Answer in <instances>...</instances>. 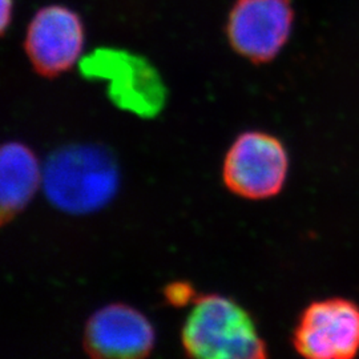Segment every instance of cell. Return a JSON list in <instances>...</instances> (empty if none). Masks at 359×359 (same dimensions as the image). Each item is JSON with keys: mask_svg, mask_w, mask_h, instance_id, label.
Returning <instances> with one entry per match:
<instances>
[{"mask_svg": "<svg viewBox=\"0 0 359 359\" xmlns=\"http://www.w3.org/2000/svg\"><path fill=\"white\" fill-rule=\"evenodd\" d=\"M115 154L103 145L71 144L53 151L43 168V189L56 209L90 215L108 205L118 191Z\"/></svg>", "mask_w": 359, "mask_h": 359, "instance_id": "6da1fadb", "label": "cell"}, {"mask_svg": "<svg viewBox=\"0 0 359 359\" xmlns=\"http://www.w3.org/2000/svg\"><path fill=\"white\" fill-rule=\"evenodd\" d=\"M188 357L201 359H264L268 346L256 322L229 297L204 294L194 299L181 330Z\"/></svg>", "mask_w": 359, "mask_h": 359, "instance_id": "7a4b0ae2", "label": "cell"}, {"mask_svg": "<svg viewBox=\"0 0 359 359\" xmlns=\"http://www.w3.org/2000/svg\"><path fill=\"white\" fill-rule=\"evenodd\" d=\"M80 74L107 81V93L117 108L142 118H154L167 103V87L145 57L118 48H97L83 56Z\"/></svg>", "mask_w": 359, "mask_h": 359, "instance_id": "3957f363", "label": "cell"}, {"mask_svg": "<svg viewBox=\"0 0 359 359\" xmlns=\"http://www.w3.org/2000/svg\"><path fill=\"white\" fill-rule=\"evenodd\" d=\"M289 156L280 139L259 130H246L226 152L222 179L231 193L248 200H266L283 191Z\"/></svg>", "mask_w": 359, "mask_h": 359, "instance_id": "277c9868", "label": "cell"}, {"mask_svg": "<svg viewBox=\"0 0 359 359\" xmlns=\"http://www.w3.org/2000/svg\"><path fill=\"white\" fill-rule=\"evenodd\" d=\"M295 351L310 359H350L359 353V305L346 298L314 301L293 332Z\"/></svg>", "mask_w": 359, "mask_h": 359, "instance_id": "5b68a950", "label": "cell"}, {"mask_svg": "<svg viewBox=\"0 0 359 359\" xmlns=\"http://www.w3.org/2000/svg\"><path fill=\"white\" fill-rule=\"evenodd\" d=\"M294 22L292 0H236L226 22L231 48L253 65H266L283 51Z\"/></svg>", "mask_w": 359, "mask_h": 359, "instance_id": "8992f818", "label": "cell"}, {"mask_svg": "<svg viewBox=\"0 0 359 359\" xmlns=\"http://www.w3.org/2000/svg\"><path fill=\"white\" fill-rule=\"evenodd\" d=\"M84 26L80 16L65 6H47L27 27L25 50L39 75L56 77L81 59Z\"/></svg>", "mask_w": 359, "mask_h": 359, "instance_id": "52a82bcc", "label": "cell"}, {"mask_svg": "<svg viewBox=\"0 0 359 359\" xmlns=\"http://www.w3.org/2000/svg\"><path fill=\"white\" fill-rule=\"evenodd\" d=\"M154 325L126 304H109L96 310L86 323L83 346L97 359H139L154 348Z\"/></svg>", "mask_w": 359, "mask_h": 359, "instance_id": "ba28073f", "label": "cell"}, {"mask_svg": "<svg viewBox=\"0 0 359 359\" xmlns=\"http://www.w3.org/2000/svg\"><path fill=\"white\" fill-rule=\"evenodd\" d=\"M40 182L43 169L38 156L23 142L3 144L0 154V215L6 224L26 208Z\"/></svg>", "mask_w": 359, "mask_h": 359, "instance_id": "9c48e42d", "label": "cell"}, {"mask_svg": "<svg viewBox=\"0 0 359 359\" xmlns=\"http://www.w3.org/2000/svg\"><path fill=\"white\" fill-rule=\"evenodd\" d=\"M193 295H196V292H194L192 285L188 283H181V281L169 283L164 290V297H165L168 304L175 308H181V306L188 305L192 301Z\"/></svg>", "mask_w": 359, "mask_h": 359, "instance_id": "30bf717a", "label": "cell"}, {"mask_svg": "<svg viewBox=\"0 0 359 359\" xmlns=\"http://www.w3.org/2000/svg\"><path fill=\"white\" fill-rule=\"evenodd\" d=\"M1 32H6L13 19V0H1Z\"/></svg>", "mask_w": 359, "mask_h": 359, "instance_id": "8fae6325", "label": "cell"}]
</instances>
